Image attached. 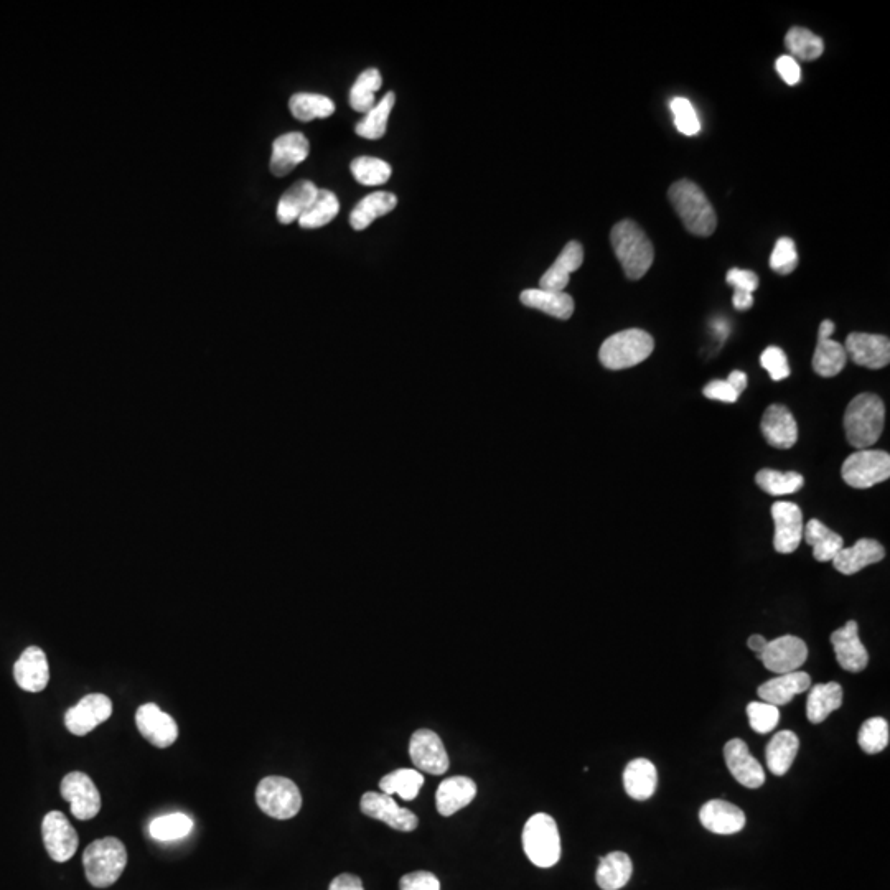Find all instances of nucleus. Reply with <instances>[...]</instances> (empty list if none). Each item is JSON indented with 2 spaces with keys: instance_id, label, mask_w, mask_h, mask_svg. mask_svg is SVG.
<instances>
[{
  "instance_id": "nucleus-1",
  "label": "nucleus",
  "mask_w": 890,
  "mask_h": 890,
  "mask_svg": "<svg viewBox=\"0 0 890 890\" xmlns=\"http://www.w3.org/2000/svg\"><path fill=\"white\" fill-rule=\"evenodd\" d=\"M884 424L886 406L877 394H858L844 413L846 439L858 450L871 449L881 439Z\"/></svg>"
},
{
  "instance_id": "nucleus-2",
  "label": "nucleus",
  "mask_w": 890,
  "mask_h": 890,
  "mask_svg": "<svg viewBox=\"0 0 890 890\" xmlns=\"http://www.w3.org/2000/svg\"><path fill=\"white\" fill-rule=\"evenodd\" d=\"M610 243L630 281H638L650 271L655 261V248L635 221L623 220L617 223L610 231Z\"/></svg>"
},
{
  "instance_id": "nucleus-3",
  "label": "nucleus",
  "mask_w": 890,
  "mask_h": 890,
  "mask_svg": "<svg viewBox=\"0 0 890 890\" xmlns=\"http://www.w3.org/2000/svg\"><path fill=\"white\" fill-rule=\"evenodd\" d=\"M671 205L683 221L684 228L696 236H711L716 231V211L699 185L688 178L678 180L668 190Z\"/></svg>"
},
{
  "instance_id": "nucleus-4",
  "label": "nucleus",
  "mask_w": 890,
  "mask_h": 890,
  "mask_svg": "<svg viewBox=\"0 0 890 890\" xmlns=\"http://www.w3.org/2000/svg\"><path fill=\"white\" fill-rule=\"evenodd\" d=\"M86 879L98 889H106L118 882L127 866L126 846L118 838L93 841L83 854Z\"/></svg>"
},
{
  "instance_id": "nucleus-5",
  "label": "nucleus",
  "mask_w": 890,
  "mask_h": 890,
  "mask_svg": "<svg viewBox=\"0 0 890 890\" xmlns=\"http://www.w3.org/2000/svg\"><path fill=\"white\" fill-rule=\"evenodd\" d=\"M655 348L650 333L628 328L607 338L599 350V360L607 370H627L647 360Z\"/></svg>"
},
{
  "instance_id": "nucleus-6",
  "label": "nucleus",
  "mask_w": 890,
  "mask_h": 890,
  "mask_svg": "<svg viewBox=\"0 0 890 890\" xmlns=\"http://www.w3.org/2000/svg\"><path fill=\"white\" fill-rule=\"evenodd\" d=\"M523 849L534 866L553 867L561 859V838L553 816L536 813L523 828Z\"/></svg>"
},
{
  "instance_id": "nucleus-7",
  "label": "nucleus",
  "mask_w": 890,
  "mask_h": 890,
  "mask_svg": "<svg viewBox=\"0 0 890 890\" xmlns=\"http://www.w3.org/2000/svg\"><path fill=\"white\" fill-rule=\"evenodd\" d=\"M256 801L274 820H291L302 808L299 787L286 777H266L259 782Z\"/></svg>"
},
{
  "instance_id": "nucleus-8",
  "label": "nucleus",
  "mask_w": 890,
  "mask_h": 890,
  "mask_svg": "<svg viewBox=\"0 0 890 890\" xmlns=\"http://www.w3.org/2000/svg\"><path fill=\"white\" fill-rule=\"evenodd\" d=\"M841 477L849 487L866 490L890 477V455L884 450H856L844 460Z\"/></svg>"
},
{
  "instance_id": "nucleus-9",
  "label": "nucleus",
  "mask_w": 890,
  "mask_h": 890,
  "mask_svg": "<svg viewBox=\"0 0 890 890\" xmlns=\"http://www.w3.org/2000/svg\"><path fill=\"white\" fill-rule=\"evenodd\" d=\"M61 797L70 803V810L80 821L93 820L101 810V795L91 777L71 772L61 782Z\"/></svg>"
},
{
  "instance_id": "nucleus-10",
  "label": "nucleus",
  "mask_w": 890,
  "mask_h": 890,
  "mask_svg": "<svg viewBox=\"0 0 890 890\" xmlns=\"http://www.w3.org/2000/svg\"><path fill=\"white\" fill-rule=\"evenodd\" d=\"M42 836L45 849L53 861H70L78 851V833L61 811H50L45 815Z\"/></svg>"
},
{
  "instance_id": "nucleus-11",
  "label": "nucleus",
  "mask_w": 890,
  "mask_h": 890,
  "mask_svg": "<svg viewBox=\"0 0 890 890\" xmlns=\"http://www.w3.org/2000/svg\"><path fill=\"white\" fill-rule=\"evenodd\" d=\"M113 716V703L104 694H88L80 703L68 709L65 714V726L73 736H86L93 732L99 724Z\"/></svg>"
},
{
  "instance_id": "nucleus-12",
  "label": "nucleus",
  "mask_w": 890,
  "mask_h": 890,
  "mask_svg": "<svg viewBox=\"0 0 890 890\" xmlns=\"http://www.w3.org/2000/svg\"><path fill=\"white\" fill-rule=\"evenodd\" d=\"M759 658L767 670L777 675H785L798 671L805 665V661L808 660V647L801 638L785 635L767 643Z\"/></svg>"
},
{
  "instance_id": "nucleus-13",
  "label": "nucleus",
  "mask_w": 890,
  "mask_h": 890,
  "mask_svg": "<svg viewBox=\"0 0 890 890\" xmlns=\"http://www.w3.org/2000/svg\"><path fill=\"white\" fill-rule=\"evenodd\" d=\"M409 757L419 772L444 775L449 770V755L441 737L429 729L414 732L409 742Z\"/></svg>"
},
{
  "instance_id": "nucleus-14",
  "label": "nucleus",
  "mask_w": 890,
  "mask_h": 890,
  "mask_svg": "<svg viewBox=\"0 0 890 890\" xmlns=\"http://www.w3.org/2000/svg\"><path fill=\"white\" fill-rule=\"evenodd\" d=\"M772 518L775 523V536H773L775 551L780 554L795 553L805 530L800 506L792 502L773 503Z\"/></svg>"
},
{
  "instance_id": "nucleus-15",
  "label": "nucleus",
  "mask_w": 890,
  "mask_h": 890,
  "mask_svg": "<svg viewBox=\"0 0 890 890\" xmlns=\"http://www.w3.org/2000/svg\"><path fill=\"white\" fill-rule=\"evenodd\" d=\"M361 811L373 820L383 821L393 830L404 831V833L416 830L419 825V820L413 811L401 808L391 795H386L383 792L365 793L361 797Z\"/></svg>"
},
{
  "instance_id": "nucleus-16",
  "label": "nucleus",
  "mask_w": 890,
  "mask_h": 890,
  "mask_svg": "<svg viewBox=\"0 0 890 890\" xmlns=\"http://www.w3.org/2000/svg\"><path fill=\"white\" fill-rule=\"evenodd\" d=\"M136 726L142 737L157 749H167L178 739V726L174 717L154 703L142 704L137 709Z\"/></svg>"
},
{
  "instance_id": "nucleus-17",
  "label": "nucleus",
  "mask_w": 890,
  "mask_h": 890,
  "mask_svg": "<svg viewBox=\"0 0 890 890\" xmlns=\"http://www.w3.org/2000/svg\"><path fill=\"white\" fill-rule=\"evenodd\" d=\"M844 350L856 365L864 366V368L881 370L884 366L889 365L890 342L889 338L884 335L851 333L846 338Z\"/></svg>"
},
{
  "instance_id": "nucleus-18",
  "label": "nucleus",
  "mask_w": 890,
  "mask_h": 890,
  "mask_svg": "<svg viewBox=\"0 0 890 890\" xmlns=\"http://www.w3.org/2000/svg\"><path fill=\"white\" fill-rule=\"evenodd\" d=\"M831 645L836 653V660L843 670L859 673L869 663V653L862 645L859 625L854 620H849L844 627L838 628L831 635Z\"/></svg>"
},
{
  "instance_id": "nucleus-19",
  "label": "nucleus",
  "mask_w": 890,
  "mask_h": 890,
  "mask_svg": "<svg viewBox=\"0 0 890 890\" xmlns=\"http://www.w3.org/2000/svg\"><path fill=\"white\" fill-rule=\"evenodd\" d=\"M727 769L737 782L747 788H760L765 783V772L759 760L752 757L749 747L741 739H732L724 747Z\"/></svg>"
},
{
  "instance_id": "nucleus-20",
  "label": "nucleus",
  "mask_w": 890,
  "mask_h": 890,
  "mask_svg": "<svg viewBox=\"0 0 890 890\" xmlns=\"http://www.w3.org/2000/svg\"><path fill=\"white\" fill-rule=\"evenodd\" d=\"M309 152V141L302 132H287L284 136L277 137L272 144L271 164H269L272 174L276 177L291 174L297 165L309 157Z\"/></svg>"
},
{
  "instance_id": "nucleus-21",
  "label": "nucleus",
  "mask_w": 890,
  "mask_h": 890,
  "mask_svg": "<svg viewBox=\"0 0 890 890\" xmlns=\"http://www.w3.org/2000/svg\"><path fill=\"white\" fill-rule=\"evenodd\" d=\"M14 678L20 688L29 693H40L50 681V666L42 648L29 647L15 661Z\"/></svg>"
},
{
  "instance_id": "nucleus-22",
  "label": "nucleus",
  "mask_w": 890,
  "mask_h": 890,
  "mask_svg": "<svg viewBox=\"0 0 890 890\" xmlns=\"http://www.w3.org/2000/svg\"><path fill=\"white\" fill-rule=\"evenodd\" d=\"M765 441L777 449H792L797 444L798 426L790 409L783 404H772L762 417Z\"/></svg>"
},
{
  "instance_id": "nucleus-23",
  "label": "nucleus",
  "mask_w": 890,
  "mask_h": 890,
  "mask_svg": "<svg viewBox=\"0 0 890 890\" xmlns=\"http://www.w3.org/2000/svg\"><path fill=\"white\" fill-rule=\"evenodd\" d=\"M886 558V549L879 541L871 538L859 539L851 548H843L833 559L836 571L844 576H853L871 564L881 563Z\"/></svg>"
},
{
  "instance_id": "nucleus-24",
  "label": "nucleus",
  "mask_w": 890,
  "mask_h": 890,
  "mask_svg": "<svg viewBox=\"0 0 890 890\" xmlns=\"http://www.w3.org/2000/svg\"><path fill=\"white\" fill-rule=\"evenodd\" d=\"M584 263V248L579 241H571L564 246L553 266L544 272L539 279V289L544 291L564 292L572 272H576Z\"/></svg>"
},
{
  "instance_id": "nucleus-25",
  "label": "nucleus",
  "mask_w": 890,
  "mask_h": 890,
  "mask_svg": "<svg viewBox=\"0 0 890 890\" xmlns=\"http://www.w3.org/2000/svg\"><path fill=\"white\" fill-rule=\"evenodd\" d=\"M706 830L716 834H736L745 826V813L729 801L711 800L699 811Z\"/></svg>"
},
{
  "instance_id": "nucleus-26",
  "label": "nucleus",
  "mask_w": 890,
  "mask_h": 890,
  "mask_svg": "<svg viewBox=\"0 0 890 890\" xmlns=\"http://www.w3.org/2000/svg\"><path fill=\"white\" fill-rule=\"evenodd\" d=\"M475 795H477V785L472 778L462 775L445 778L437 788V811L442 816H452L465 806H469L474 801Z\"/></svg>"
},
{
  "instance_id": "nucleus-27",
  "label": "nucleus",
  "mask_w": 890,
  "mask_h": 890,
  "mask_svg": "<svg viewBox=\"0 0 890 890\" xmlns=\"http://www.w3.org/2000/svg\"><path fill=\"white\" fill-rule=\"evenodd\" d=\"M810 686V675H806L803 671H793V673L778 675L777 678L762 684L759 688V696L764 703L780 708V706L790 703L797 694L808 691Z\"/></svg>"
},
{
  "instance_id": "nucleus-28",
  "label": "nucleus",
  "mask_w": 890,
  "mask_h": 890,
  "mask_svg": "<svg viewBox=\"0 0 890 890\" xmlns=\"http://www.w3.org/2000/svg\"><path fill=\"white\" fill-rule=\"evenodd\" d=\"M317 193L319 188L310 180L294 183L279 200L277 220L281 221L282 225H291L294 221H299L300 216L310 207V203L314 202Z\"/></svg>"
},
{
  "instance_id": "nucleus-29",
  "label": "nucleus",
  "mask_w": 890,
  "mask_h": 890,
  "mask_svg": "<svg viewBox=\"0 0 890 890\" xmlns=\"http://www.w3.org/2000/svg\"><path fill=\"white\" fill-rule=\"evenodd\" d=\"M521 304L539 310L559 320L571 319L574 314V299L566 292L526 289L521 292Z\"/></svg>"
},
{
  "instance_id": "nucleus-30",
  "label": "nucleus",
  "mask_w": 890,
  "mask_h": 890,
  "mask_svg": "<svg viewBox=\"0 0 890 890\" xmlns=\"http://www.w3.org/2000/svg\"><path fill=\"white\" fill-rule=\"evenodd\" d=\"M656 785H658V773L650 760H632L623 772V787L628 797H632L633 800L645 801L652 798Z\"/></svg>"
},
{
  "instance_id": "nucleus-31",
  "label": "nucleus",
  "mask_w": 890,
  "mask_h": 890,
  "mask_svg": "<svg viewBox=\"0 0 890 890\" xmlns=\"http://www.w3.org/2000/svg\"><path fill=\"white\" fill-rule=\"evenodd\" d=\"M396 205H398V198L393 193H371L353 208L350 213V226L355 231L366 230L373 221L391 213Z\"/></svg>"
},
{
  "instance_id": "nucleus-32",
  "label": "nucleus",
  "mask_w": 890,
  "mask_h": 890,
  "mask_svg": "<svg viewBox=\"0 0 890 890\" xmlns=\"http://www.w3.org/2000/svg\"><path fill=\"white\" fill-rule=\"evenodd\" d=\"M803 536L806 543L813 548V558L818 563H833V559L844 548L843 538L818 520L806 523Z\"/></svg>"
},
{
  "instance_id": "nucleus-33",
  "label": "nucleus",
  "mask_w": 890,
  "mask_h": 890,
  "mask_svg": "<svg viewBox=\"0 0 890 890\" xmlns=\"http://www.w3.org/2000/svg\"><path fill=\"white\" fill-rule=\"evenodd\" d=\"M843 704V688L838 683L815 684L811 688L806 716L811 724H820L830 716L831 712L841 708Z\"/></svg>"
},
{
  "instance_id": "nucleus-34",
  "label": "nucleus",
  "mask_w": 890,
  "mask_h": 890,
  "mask_svg": "<svg viewBox=\"0 0 890 890\" xmlns=\"http://www.w3.org/2000/svg\"><path fill=\"white\" fill-rule=\"evenodd\" d=\"M798 749H800V741L797 734L792 731H780L777 736L767 745L765 750V759H767V767L773 775L782 777L792 767L793 760L797 757Z\"/></svg>"
},
{
  "instance_id": "nucleus-35",
  "label": "nucleus",
  "mask_w": 890,
  "mask_h": 890,
  "mask_svg": "<svg viewBox=\"0 0 890 890\" xmlns=\"http://www.w3.org/2000/svg\"><path fill=\"white\" fill-rule=\"evenodd\" d=\"M632 872V859L625 853L615 851L600 859L595 879L602 890H619L627 886Z\"/></svg>"
},
{
  "instance_id": "nucleus-36",
  "label": "nucleus",
  "mask_w": 890,
  "mask_h": 890,
  "mask_svg": "<svg viewBox=\"0 0 890 890\" xmlns=\"http://www.w3.org/2000/svg\"><path fill=\"white\" fill-rule=\"evenodd\" d=\"M846 363H848V355L841 343L834 342L831 338L818 337L815 355H813V370L816 375L833 378L844 370Z\"/></svg>"
},
{
  "instance_id": "nucleus-37",
  "label": "nucleus",
  "mask_w": 890,
  "mask_h": 890,
  "mask_svg": "<svg viewBox=\"0 0 890 890\" xmlns=\"http://www.w3.org/2000/svg\"><path fill=\"white\" fill-rule=\"evenodd\" d=\"M394 103H396V96L393 91H389L383 96V99H380V103H376L375 108L371 109L370 113H366L365 118L356 124V134L363 139H370V141H376V139L385 136L389 114L393 113Z\"/></svg>"
},
{
  "instance_id": "nucleus-38",
  "label": "nucleus",
  "mask_w": 890,
  "mask_h": 890,
  "mask_svg": "<svg viewBox=\"0 0 890 890\" xmlns=\"http://www.w3.org/2000/svg\"><path fill=\"white\" fill-rule=\"evenodd\" d=\"M340 211V202L337 195L330 190H319L314 202L310 203V207L304 211V215L299 218L300 228L304 230H317L322 226L328 225Z\"/></svg>"
},
{
  "instance_id": "nucleus-39",
  "label": "nucleus",
  "mask_w": 890,
  "mask_h": 890,
  "mask_svg": "<svg viewBox=\"0 0 890 890\" xmlns=\"http://www.w3.org/2000/svg\"><path fill=\"white\" fill-rule=\"evenodd\" d=\"M381 85H383V78H381L380 71L376 68H368L363 71L350 89V106L358 113H370L378 103L376 93L380 91Z\"/></svg>"
},
{
  "instance_id": "nucleus-40",
  "label": "nucleus",
  "mask_w": 890,
  "mask_h": 890,
  "mask_svg": "<svg viewBox=\"0 0 890 890\" xmlns=\"http://www.w3.org/2000/svg\"><path fill=\"white\" fill-rule=\"evenodd\" d=\"M289 108L292 116L302 122L330 118L335 113L332 99L315 93L294 94L289 101Z\"/></svg>"
},
{
  "instance_id": "nucleus-41",
  "label": "nucleus",
  "mask_w": 890,
  "mask_h": 890,
  "mask_svg": "<svg viewBox=\"0 0 890 890\" xmlns=\"http://www.w3.org/2000/svg\"><path fill=\"white\" fill-rule=\"evenodd\" d=\"M785 47L793 60L813 61L825 52V43L816 33L803 27H793L785 37Z\"/></svg>"
},
{
  "instance_id": "nucleus-42",
  "label": "nucleus",
  "mask_w": 890,
  "mask_h": 890,
  "mask_svg": "<svg viewBox=\"0 0 890 890\" xmlns=\"http://www.w3.org/2000/svg\"><path fill=\"white\" fill-rule=\"evenodd\" d=\"M193 820L185 813H169V815L157 816L150 821V838L160 843H170L178 839L187 838L192 833Z\"/></svg>"
},
{
  "instance_id": "nucleus-43",
  "label": "nucleus",
  "mask_w": 890,
  "mask_h": 890,
  "mask_svg": "<svg viewBox=\"0 0 890 890\" xmlns=\"http://www.w3.org/2000/svg\"><path fill=\"white\" fill-rule=\"evenodd\" d=\"M424 785V777L419 770L398 769L381 778V792L386 795H399L403 800L411 801L419 795Z\"/></svg>"
},
{
  "instance_id": "nucleus-44",
  "label": "nucleus",
  "mask_w": 890,
  "mask_h": 890,
  "mask_svg": "<svg viewBox=\"0 0 890 890\" xmlns=\"http://www.w3.org/2000/svg\"><path fill=\"white\" fill-rule=\"evenodd\" d=\"M755 482L765 493L772 497L792 495L801 490L805 485V478L798 472H778V470L764 469L755 475Z\"/></svg>"
},
{
  "instance_id": "nucleus-45",
  "label": "nucleus",
  "mask_w": 890,
  "mask_h": 890,
  "mask_svg": "<svg viewBox=\"0 0 890 890\" xmlns=\"http://www.w3.org/2000/svg\"><path fill=\"white\" fill-rule=\"evenodd\" d=\"M350 170H352L356 182L366 185V187L383 185L393 174L391 165L385 160L376 159V157H358L353 160Z\"/></svg>"
},
{
  "instance_id": "nucleus-46",
  "label": "nucleus",
  "mask_w": 890,
  "mask_h": 890,
  "mask_svg": "<svg viewBox=\"0 0 890 890\" xmlns=\"http://www.w3.org/2000/svg\"><path fill=\"white\" fill-rule=\"evenodd\" d=\"M889 722L882 717H872L862 724L858 742L866 754H879L889 745Z\"/></svg>"
},
{
  "instance_id": "nucleus-47",
  "label": "nucleus",
  "mask_w": 890,
  "mask_h": 890,
  "mask_svg": "<svg viewBox=\"0 0 890 890\" xmlns=\"http://www.w3.org/2000/svg\"><path fill=\"white\" fill-rule=\"evenodd\" d=\"M675 126L684 136H696L701 131V122L691 101L686 98H675L670 104Z\"/></svg>"
},
{
  "instance_id": "nucleus-48",
  "label": "nucleus",
  "mask_w": 890,
  "mask_h": 890,
  "mask_svg": "<svg viewBox=\"0 0 890 890\" xmlns=\"http://www.w3.org/2000/svg\"><path fill=\"white\" fill-rule=\"evenodd\" d=\"M798 266L797 248L792 238H780L773 248L772 256H770V267L772 271L782 276L792 274Z\"/></svg>"
},
{
  "instance_id": "nucleus-49",
  "label": "nucleus",
  "mask_w": 890,
  "mask_h": 890,
  "mask_svg": "<svg viewBox=\"0 0 890 890\" xmlns=\"http://www.w3.org/2000/svg\"><path fill=\"white\" fill-rule=\"evenodd\" d=\"M747 716H749L750 727L757 734H769L780 721V711L777 706L769 703H750L747 706Z\"/></svg>"
},
{
  "instance_id": "nucleus-50",
  "label": "nucleus",
  "mask_w": 890,
  "mask_h": 890,
  "mask_svg": "<svg viewBox=\"0 0 890 890\" xmlns=\"http://www.w3.org/2000/svg\"><path fill=\"white\" fill-rule=\"evenodd\" d=\"M760 363L765 370L769 371L773 381H782L790 376V365H788L787 355L782 348H765V352L760 356Z\"/></svg>"
},
{
  "instance_id": "nucleus-51",
  "label": "nucleus",
  "mask_w": 890,
  "mask_h": 890,
  "mask_svg": "<svg viewBox=\"0 0 890 890\" xmlns=\"http://www.w3.org/2000/svg\"><path fill=\"white\" fill-rule=\"evenodd\" d=\"M401 890H441V882L432 872L416 871L401 877Z\"/></svg>"
},
{
  "instance_id": "nucleus-52",
  "label": "nucleus",
  "mask_w": 890,
  "mask_h": 890,
  "mask_svg": "<svg viewBox=\"0 0 890 890\" xmlns=\"http://www.w3.org/2000/svg\"><path fill=\"white\" fill-rule=\"evenodd\" d=\"M726 281L734 292H742V294H754L759 287V276L752 271L745 269H731L727 272Z\"/></svg>"
},
{
  "instance_id": "nucleus-53",
  "label": "nucleus",
  "mask_w": 890,
  "mask_h": 890,
  "mask_svg": "<svg viewBox=\"0 0 890 890\" xmlns=\"http://www.w3.org/2000/svg\"><path fill=\"white\" fill-rule=\"evenodd\" d=\"M703 393L706 398L722 403H736L739 399V394L724 380L711 381L709 385L704 386Z\"/></svg>"
},
{
  "instance_id": "nucleus-54",
  "label": "nucleus",
  "mask_w": 890,
  "mask_h": 890,
  "mask_svg": "<svg viewBox=\"0 0 890 890\" xmlns=\"http://www.w3.org/2000/svg\"><path fill=\"white\" fill-rule=\"evenodd\" d=\"M775 68H777L778 75L782 76V80L785 81L787 85L795 86L797 83H800V65H798L797 60H793L790 55H783V57L778 58L777 63H775Z\"/></svg>"
},
{
  "instance_id": "nucleus-55",
  "label": "nucleus",
  "mask_w": 890,
  "mask_h": 890,
  "mask_svg": "<svg viewBox=\"0 0 890 890\" xmlns=\"http://www.w3.org/2000/svg\"><path fill=\"white\" fill-rule=\"evenodd\" d=\"M328 890H365L360 877L355 874H340L333 879Z\"/></svg>"
},
{
  "instance_id": "nucleus-56",
  "label": "nucleus",
  "mask_w": 890,
  "mask_h": 890,
  "mask_svg": "<svg viewBox=\"0 0 890 890\" xmlns=\"http://www.w3.org/2000/svg\"><path fill=\"white\" fill-rule=\"evenodd\" d=\"M726 381L739 396L747 388V375H745L744 371H732Z\"/></svg>"
},
{
  "instance_id": "nucleus-57",
  "label": "nucleus",
  "mask_w": 890,
  "mask_h": 890,
  "mask_svg": "<svg viewBox=\"0 0 890 890\" xmlns=\"http://www.w3.org/2000/svg\"><path fill=\"white\" fill-rule=\"evenodd\" d=\"M732 304L736 307L737 310H741V312H745V310H749L752 305H754V294H742V292H734V297H732Z\"/></svg>"
},
{
  "instance_id": "nucleus-58",
  "label": "nucleus",
  "mask_w": 890,
  "mask_h": 890,
  "mask_svg": "<svg viewBox=\"0 0 890 890\" xmlns=\"http://www.w3.org/2000/svg\"><path fill=\"white\" fill-rule=\"evenodd\" d=\"M767 643H769V640H765V637H762V635H752V637L747 640V645H749L750 650L757 653V656L764 652Z\"/></svg>"
},
{
  "instance_id": "nucleus-59",
  "label": "nucleus",
  "mask_w": 890,
  "mask_h": 890,
  "mask_svg": "<svg viewBox=\"0 0 890 890\" xmlns=\"http://www.w3.org/2000/svg\"><path fill=\"white\" fill-rule=\"evenodd\" d=\"M834 332V324L831 320H823L820 325V332H818V337L831 338Z\"/></svg>"
}]
</instances>
